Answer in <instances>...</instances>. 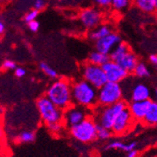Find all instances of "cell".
Wrapping results in <instances>:
<instances>
[{"instance_id": "cell-2", "label": "cell", "mask_w": 157, "mask_h": 157, "mask_svg": "<svg viewBox=\"0 0 157 157\" xmlns=\"http://www.w3.org/2000/svg\"><path fill=\"white\" fill-rule=\"evenodd\" d=\"M73 103L89 109L98 105V89L86 80H78L72 84Z\"/></svg>"}, {"instance_id": "cell-33", "label": "cell", "mask_w": 157, "mask_h": 157, "mask_svg": "<svg viewBox=\"0 0 157 157\" xmlns=\"http://www.w3.org/2000/svg\"><path fill=\"white\" fill-rule=\"evenodd\" d=\"M150 62L157 69V55L150 56Z\"/></svg>"}, {"instance_id": "cell-38", "label": "cell", "mask_w": 157, "mask_h": 157, "mask_svg": "<svg viewBox=\"0 0 157 157\" xmlns=\"http://www.w3.org/2000/svg\"><path fill=\"white\" fill-rule=\"evenodd\" d=\"M58 1H65V0H58Z\"/></svg>"}, {"instance_id": "cell-21", "label": "cell", "mask_w": 157, "mask_h": 157, "mask_svg": "<svg viewBox=\"0 0 157 157\" xmlns=\"http://www.w3.org/2000/svg\"><path fill=\"white\" fill-rule=\"evenodd\" d=\"M135 5L142 11L151 13L155 10L154 0H134Z\"/></svg>"}, {"instance_id": "cell-19", "label": "cell", "mask_w": 157, "mask_h": 157, "mask_svg": "<svg viewBox=\"0 0 157 157\" xmlns=\"http://www.w3.org/2000/svg\"><path fill=\"white\" fill-rule=\"evenodd\" d=\"M146 126H156L157 125V103L151 102V105L146 114L144 120L142 121Z\"/></svg>"}, {"instance_id": "cell-26", "label": "cell", "mask_w": 157, "mask_h": 157, "mask_svg": "<svg viewBox=\"0 0 157 157\" xmlns=\"http://www.w3.org/2000/svg\"><path fill=\"white\" fill-rule=\"evenodd\" d=\"M131 0H112V7L116 10H123L130 5Z\"/></svg>"}, {"instance_id": "cell-5", "label": "cell", "mask_w": 157, "mask_h": 157, "mask_svg": "<svg viewBox=\"0 0 157 157\" xmlns=\"http://www.w3.org/2000/svg\"><path fill=\"white\" fill-rule=\"evenodd\" d=\"M69 132L71 136L81 143H90L97 138V123L91 116L77 125L71 127Z\"/></svg>"}, {"instance_id": "cell-13", "label": "cell", "mask_w": 157, "mask_h": 157, "mask_svg": "<svg viewBox=\"0 0 157 157\" xmlns=\"http://www.w3.org/2000/svg\"><path fill=\"white\" fill-rule=\"evenodd\" d=\"M151 100L147 101H138V102H131L128 105V109L131 112L135 121H142L144 120L146 114L151 105Z\"/></svg>"}, {"instance_id": "cell-9", "label": "cell", "mask_w": 157, "mask_h": 157, "mask_svg": "<svg viewBox=\"0 0 157 157\" xmlns=\"http://www.w3.org/2000/svg\"><path fill=\"white\" fill-rule=\"evenodd\" d=\"M135 119L133 118L131 112L126 107L116 119L112 127V132L114 136H123L129 132L134 126Z\"/></svg>"}, {"instance_id": "cell-3", "label": "cell", "mask_w": 157, "mask_h": 157, "mask_svg": "<svg viewBox=\"0 0 157 157\" xmlns=\"http://www.w3.org/2000/svg\"><path fill=\"white\" fill-rule=\"evenodd\" d=\"M126 107H128V105L123 100L117 104L107 106H102L98 105L95 108L92 109V118L98 125L112 129L116 119L121 114V112Z\"/></svg>"}, {"instance_id": "cell-4", "label": "cell", "mask_w": 157, "mask_h": 157, "mask_svg": "<svg viewBox=\"0 0 157 157\" xmlns=\"http://www.w3.org/2000/svg\"><path fill=\"white\" fill-rule=\"evenodd\" d=\"M36 107L42 122L45 124L46 127L53 124L64 123V110L56 106L46 96H41L37 100Z\"/></svg>"}, {"instance_id": "cell-22", "label": "cell", "mask_w": 157, "mask_h": 157, "mask_svg": "<svg viewBox=\"0 0 157 157\" xmlns=\"http://www.w3.org/2000/svg\"><path fill=\"white\" fill-rule=\"evenodd\" d=\"M134 74L136 76L140 77V78H145V77H149L150 76V70L148 68V66L143 63V62H138V64L136 65Z\"/></svg>"}, {"instance_id": "cell-16", "label": "cell", "mask_w": 157, "mask_h": 157, "mask_svg": "<svg viewBox=\"0 0 157 157\" xmlns=\"http://www.w3.org/2000/svg\"><path fill=\"white\" fill-rule=\"evenodd\" d=\"M111 32H112V29L108 25H100L97 27L90 30L89 34V38L93 41H97L99 40L105 38Z\"/></svg>"}, {"instance_id": "cell-20", "label": "cell", "mask_w": 157, "mask_h": 157, "mask_svg": "<svg viewBox=\"0 0 157 157\" xmlns=\"http://www.w3.org/2000/svg\"><path fill=\"white\" fill-rule=\"evenodd\" d=\"M110 59L109 55H105L98 50H94L90 52L89 55V62L98 65V66H103Z\"/></svg>"}, {"instance_id": "cell-36", "label": "cell", "mask_w": 157, "mask_h": 157, "mask_svg": "<svg viewBox=\"0 0 157 157\" xmlns=\"http://www.w3.org/2000/svg\"><path fill=\"white\" fill-rule=\"evenodd\" d=\"M154 98H155L154 102H156V103H157V89H156V90H155V91H154Z\"/></svg>"}, {"instance_id": "cell-24", "label": "cell", "mask_w": 157, "mask_h": 157, "mask_svg": "<svg viewBox=\"0 0 157 157\" xmlns=\"http://www.w3.org/2000/svg\"><path fill=\"white\" fill-rule=\"evenodd\" d=\"M35 140V134L32 131H23L17 136V141L21 143H30Z\"/></svg>"}, {"instance_id": "cell-30", "label": "cell", "mask_w": 157, "mask_h": 157, "mask_svg": "<svg viewBox=\"0 0 157 157\" xmlns=\"http://www.w3.org/2000/svg\"><path fill=\"white\" fill-rule=\"evenodd\" d=\"M33 7L37 10H41L45 8V0H34Z\"/></svg>"}, {"instance_id": "cell-18", "label": "cell", "mask_w": 157, "mask_h": 157, "mask_svg": "<svg viewBox=\"0 0 157 157\" xmlns=\"http://www.w3.org/2000/svg\"><path fill=\"white\" fill-rule=\"evenodd\" d=\"M106 150H120L129 152L136 149V142H130V143L125 144L124 142L120 140H114L111 141L105 146Z\"/></svg>"}, {"instance_id": "cell-31", "label": "cell", "mask_w": 157, "mask_h": 157, "mask_svg": "<svg viewBox=\"0 0 157 157\" xmlns=\"http://www.w3.org/2000/svg\"><path fill=\"white\" fill-rule=\"evenodd\" d=\"M27 25H28V28H29L32 32H37L40 29V23L37 20L28 23Z\"/></svg>"}, {"instance_id": "cell-12", "label": "cell", "mask_w": 157, "mask_h": 157, "mask_svg": "<svg viewBox=\"0 0 157 157\" xmlns=\"http://www.w3.org/2000/svg\"><path fill=\"white\" fill-rule=\"evenodd\" d=\"M120 42H121V36L116 32H111L105 38L95 41V50H98L105 55H110Z\"/></svg>"}, {"instance_id": "cell-28", "label": "cell", "mask_w": 157, "mask_h": 157, "mask_svg": "<svg viewBox=\"0 0 157 157\" xmlns=\"http://www.w3.org/2000/svg\"><path fill=\"white\" fill-rule=\"evenodd\" d=\"M2 68L4 70L11 71V70H15L17 67H16V64H15V62H14V61H12L10 59H6L2 63Z\"/></svg>"}, {"instance_id": "cell-7", "label": "cell", "mask_w": 157, "mask_h": 157, "mask_svg": "<svg viewBox=\"0 0 157 157\" xmlns=\"http://www.w3.org/2000/svg\"><path fill=\"white\" fill-rule=\"evenodd\" d=\"M82 75L84 80L91 84L96 89H101L107 83V77L105 70L102 66H98L88 62L82 69Z\"/></svg>"}, {"instance_id": "cell-25", "label": "cell", "mask_w": 157, "mask_h": 157, "mask_svg": "<svg viewBox=\"0 0 157 157\" xmlns=\"http://www.w3.org/2000/svg\"><path fill=\"white\" fill-rule=\"evenodd\" d=\"M40 70L42 71V73H44L45 75H47L49 78L51 79H56V77H58V73L56 72V71L50 66L48 65L47 63L45 62H41L40 64Z\"/></svg>"}, {"instance_id": "cell-34", "label": "cell", "mask_w": 157, "mask_h": 157, "mask_svg": "<svg viewBox=\"0 0 157 157\" xmlns=\"http://www.w3.org/2000/svg\"><path fill=\"white\" fill-rule=\"evenodd\" d=\"M137 155H138V151L136 149L127 153V157H137Z\"/></svg>"}, {"instance_id": "cell-32", "label": "cell", "mask_w": 157, "mask_h": 157, "mask_svg": "<svg viewBox=\"0 0 157 157\" xmlns=\"http://www.w3.org/2000/svg\"><path fill=\"white\" fill-rule=\"evenodd\" d=\"M25 73H26L25 70L22 67H17L15 70H14V75H15L16 77H19V78L24 77L25 75Z\"/></svg>"}, {"instance_id": "cell-29", "label": "cell", "mask_w": 157, "mask_h": 157, "mask_svg": "<svg viewBox=\"0 0 157 157\" xmlns=\"http://www.w3.org/2000/svg\"><path fill=\"white\" fill-rule=\"evenodd\" d=\"M92 1L101 8H108L112 6V0H92Z\"/></svg>"}, {"instance_id": "cell-17", "label": "cell", "mask_w": 157, "mask_h": 157, "mask_svg": "<svg viewBox=\"0 0 157 157\" xmlns=\"http://www.w3.org/2000/svg\"><path fill=\"white\" fill-rule=\"evenodd\" d=\"M131 51L129 45L125 42H120V44L114 48V50L110 53L109 56H110V59L111 60H114L116 62H119L125 55H127Z\"/></svg>"}, {"instance_id": "cell-1", "label": "cell", "mask_w": 157, "mask_h": 157, "mask_svg": "<svg viewBox=\"0 0 157 157\" xmlns=\"http://www.w3.org/2000/svg\"><path fill=\"white\" fill-rule=\"evenodd\" d=\"M45 96L58 107L65 110L74 104L72 83L66 79L56 80L46 90Z\"/></svg>"}, {"instance_id": "cell-15", "label": "cell", "mask_w": 157, "mask_h": 157, "mask_svg": "<svg viewBox=\"0 0 157 157\" xmlns=\"http://www.w3.org/2000/svg\"><path fill=\"white\" fill-rule=\"evenodd\" d=\"M123 69H125L128 73H134V71L138 64V59L136 54L130 51L127 55H125L123 58L118 62Z\"/></svg>"}, {"instance_id": "cell-8", "label": "cell", "mask_w": 157, "mask_h": 157, "mask_svg": "<svg viewBox=\"0 0 157 157\" xmlns=\"http://www.w3.org/2000/svg\"><path fill=\"white\" fill-rule=\"evenodd\" d=\"M92 116V109L86 108L84 106L73 104L67 109L64 110L63 122L66 128L70 129L71 127L77 125L89 117Z\"/></svg>"}, {"instance_id": "cell-6", "label": "cell", "mask_w": 157, "mask_h": 157, "mask_svg": "<svg viewBox=\"0 0 157 157\" xmlns=\"http://www.w3.org/2000/svg\"><path fill=\"white\" fill-rule=\"evenodd\" d=\"M123 90L120 83L107 82L98 90V105L107 106L122 101Z\"/></svg>"}, {"instance_id": "cell-23", "label": "cell", "mask_w": 157, "mask_h": 157, "mask_svg": "<svg viewBox=\"0 0 157 157\" xmlns=\"http://www.w3.org/2000/svg\"><path fill=\"white\" fill-rule=\"evenodd\" d=\"M112 136H113V132L111 129H108V128L97 124V139L105 141L111 138Z\"/></svg>"}, {"instance_id": "cell-27", "label": "cell", "mask_w": 157, "mask_h": 157, "mask_svg": "<svg viewBox=\"0 0 157 157\" xmlns=\"http://www.w3.org/2000/svg\"><path fill=\"white\" fill-rule=\"evenodd\" d=\"M39 15V10L33 9L31 10H29L28 12H26V14L25 15L24 19L25 21V23H30V22H33V21H36L37 20V17Z\"/></svg>"}, {"instance_id": "cell-37", "label": "cell", "mask_w": 157, "mask_h": 157, "mask_svg": "<svg viewBox=\"0 0 157 157\" xmlns=\"http://www.w3.org/2000/svg\"><path fill=\"white\" fill-rule=\"evenodd\" d=\"M154 6H155V10H157V0H154Z\"/></svg>"}, {"instance_id": "cell-14", "label": "cell", "mask_w": 157, "mask_h": 157, "mask_svg": "<svg viewBox=\"0 0 157 157\" xmlns=\"http://www.w3.org/2000/svg\"><path fill=\"white\" fill-rule=\"evenodd\" d=\"M130 99L131 102L151 100V90L145 84L138 83L132 88L130 91Z\"/></svg>"}, {"instance_id": "cell-11", "label": "cell", "mask_w": 157, "mask_h": 157, "mask_svg": "<svg viewBox=\"0 0 157 157\" xmlns=\"http://www.w3.org/2000/svg\"><path fill=\"white\" fill-rule=\"evenodd\" d=\"M106 74L107 81L113 83H121L125 80L129 75L125 69H123L118 62L109 59L102 66Z\"/></svg>"}, {"instance_id": "cell-35", "label": "cell", "mask_w": 157, "mask_h": 157, "mask_svg": "<svg viewBox=\"0 0 157 157\" xmlns=\"http://www.w3.org/2000/svg\"><path fill=\"white\" fill-rule=\"evenodd\" d=\"M5 29H6V25L5 24L1 21L0 22V34H3L5 32Z\"/></svg>"}, {"instance_id": "cell-10", "label": "cell", "mask_w": 157, "mask_h": 157, "mask_svg": "<svg viewBox=\"0 0 157 157\" xmlns=\"http://www.w3.org/2000/svg\"><path fill=\"white\" fill-rule=\"evenodd\" d=\"M79 20L86 29L91 30L100 25L103 20V15L98 9L87 8L81 10L79 14Z\"/></svg>"}]
</instances>
